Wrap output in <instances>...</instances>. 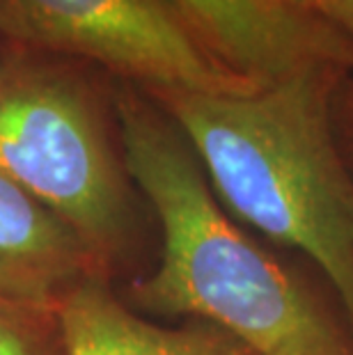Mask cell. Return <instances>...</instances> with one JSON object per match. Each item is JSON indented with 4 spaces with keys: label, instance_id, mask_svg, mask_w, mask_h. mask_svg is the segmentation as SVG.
<instances>
[{
    "label": "cell",
    "instance_id": "6da1fadb",
    "mask_svg": "<svg viewBox=\"0 0 353 355\" xmlns=\"http://www.w3.org/2000/svg\"><path fill=\"white\" fill-rule=\"evenodd\" d=\"M112 99L126 172L161 230L159 263L131 284V307L214 323L257 355H353L337 300L225 211L168 112L126 83Z\"/></svg>",
    "mask_w": 353,
    "mask_h": 355
},
{
    "label": "cell",
    "instance_id": "7a4b0ae2",
    "mask_svg": "<svg viewBox=\"0 0 353 355\" xmlns=\"http://www.w3.org/2000/svg\"><path fill=\"white\" fill-rule=\"evenodd\" d=\"M351 69L314 64L248 94L154 92L239 223L321 270L353 330V172L333 103Z\"/></svg>",
    "mask_w": 353,
    "mask_h": 355
},
{
    "label": "cell",
    "instance_id": "3957f363",
    "mask_svg": "<svg viewBox=\"0 0 353 355\" xmlns=\"http://www.w3.org/2000/svg\"><path fill=\"white\" fill-rule=\"evenodd\" d=\"M0 177L44 204L106 270L129 248L133 181L117 115L83 73L10 60L0 73Z\"/></svg>",
    "mask_w": 353,
    "mask_h": 355
},
{
    "label": "cell",
    "instance_id": "277c9868",
    "mask_svg": "<svg viewBox=\"0 0 353 355\" xmlns=\"http://www.w3.org/2000/svg\"><path fill=\"white\" fill-rule=\"evenodd\" d=\"M0 35L87 60L149 94L259 89L207 53L168 0H0Z\"/></svg>",
    "mask_w": 353,
    "mask_h": 355
},
{
    "label": "cell",
    "instance_id": "5b68a950",
    "mask_svg": "<svg viewBox=\"0 0 353 355\" xmlns=\"http://www.w3.org/2000/svg\"><path fill=\"white\" fill-rule=\"evenodd\" d=\"M207 53L259 87L314 64L353 69V49L310 10L287 0H168Z\"/></svg>",
    "mask_w": 353,
    "mask_h": 355
},
{
    "label": "cell",
    "instance_id": "8992f818",
    "mask_svg": "<svg viewBox=\"0 0 353 355\" xmlns=\"http://www.w3.org/2000/svg\"><path fill=\"white\" fill-rule=\"evenodd\" d=\"M67 355H257L207 321H149L110 291L106 275L80 279L60 298Z\"/></svg>",
    "mask_w": 353,
    "mask_h": 355
},
{
    "label": "cell",
    "instance_id": "52a82bcc",
    "mask_svg": "<svg viewBox=\"0 0 353 355\" xmlns=\"http://www.w3.org/2000/svg\"><path fill=\"white\" fill-rule=\"evenodd\" d=\"M106 275L69 225L0 177V296L58 305L71 286Z\"/></svg>",
    "mask_w": 353,
    "mask_h": 355
},
{
    "label": "cell",
    "instance_id": "ba28073f",
    "mask_svg": "<svg viewBox=\"0 0 353 355\" xmlns=\"http://www.w3.org/2000/svg\"><path fill=\"white\" fill-rule=\"evenodd\" d=\"M0 355H67L58 305L0 296Z\"/></svg>",
    "mask_w": 353,
    "mask_h": 355
},
{
    "label": "cell",
    "instance_id": "9c48e42d",
    "mask_svg": "<svg viewBox=\"0 0 353 355\" xmlns=\"http://www.w3.org/2000/svg\"><path fill=\"white\" fill-rule=\"evenodd\" d=\"M333 119L335 133L340 140V147L347 158L349 168L353 172V69L342 78L337 87L335 103H333Z\"/></svg>",
    "mask_w": 353,
    "mask_h": 355
},
{
    "label": "cell",
    "instance_id": "30bf717a",
    "mask_svg": "<svg viewBox=\"0 0 353 355\" xmlns=\"http://www.w3.org/2000/svg\"><path fill=\"white\" fill-rule=\"evenodd\" d=\"M317 14L328 21L353 49V0H317Z\"/></svg>",
    "mask_w": 353,
    "mask_h": 355
},
{
    "label": "cell",
    "instance_id": "8fae6325",
    "mask_svg": "<svg viewBox=\"0 0 353 355\" xmlns=\"http://www.w3.org/2000/svg\"><path fill=\"white\" fill-rule=\"evenodd\" d=\"M287 3L296 5V7H303V10H310L317 14V0H287Z\"/></svg>",
    "mask_w": 353,
    "mask_h": 355
},
{
    "label": "cell",
    "instance_id": "7c38bea8",
    "mask_svg": "<svg viewBox=\"0 0 353 355\" xmlns=\"http://www.w3.org/2000/svg\"><path fill=\"white\" fill-rule=\"evenodd\" d=\"M0 40H5V37L0 35ZM5 42H7V40H5ZM7 62H10V60H5V58H3V53H0V73H3V69L7 67Z\"/></svg>",
    "mask_w": 353,
    "mask_h": 355
}]
</instances>
